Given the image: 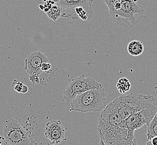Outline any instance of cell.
<instances>
[{"label":"cell","instance_id":"obj_1","mask_svg":"<svg viewBox=\"0 0 157 145\" xmlns=\"http://www.w3.org/2000/svg\"><path fill=\"white\" fill-rule=\"evenodd\" d=\"M109 13L112 21L125 28L133 27L144 16L143 7L132 0H115Z\"/></svg>","mask_w":157,"mask_h":145},{"label":"cell","instance_id":"obj_2","mask_svg":"<svg viewBox=\"0 0 157 145\" xmlns=\"http://www.w3.org/2000/svg\"><path fill=\"white\" fill-rule=\"evenodd\" d=\"M70 104V111L82 113L101 111L106 106L105 89L102 87L80 94Z\"/></svg>","mask_w":157,"mask_h":145},{"label":"cell","instance_id":"obj_3","mask_svg":"<svg viewBox=\"0 0 157 145\" xmlns=\"http://www.w3.org/2000/svg\"><path fill=\"white\" fill-rule=\"evenodd\" d=\"M119 98V114L122 120L128 118L132 114L148 108L157 102V98L153 96L134 93L121 96Z\"/></svg>","mask_w":157,"mask_h":145},{"label":"cell","instance_id":"obj_4","mask_svg":"<svg viewBox=\"0 0 157 145\" xmlns=\"http://www.w3.org/2000/svg\"><path fill=\"white\" fill-rule=\"evenodd\" d=\"M102 85L91 77H85L82 75L73 79L63 91V100L70 103L80 94L92 89L102 87Z\"/></svg>","mask_w":157,"mask_h":145},{"label":"cell","instance_id":"obj_5","mask_svg":"<svg viewBox=\"0 0 157 145\" xmlns=\"http://www.w3.org/2000/svg\"><path fill=\"white\" fill-rule=\"evenodd\" d=\"M100 139L106 145H131L128 136V130L114 126H100L97 127Z\"/></svg>","mask_w":157,"mask_h":145},{"label":"cell","instance_id":"obj_6","mask_svg":"<svg viewBox=\"0 0 157 145\" xmlns=\"http://www.w3.org/2000/svg\"><path fill=\"white\" fill-rule=\"evenodd\" d=\"M3 136L10 145H31L30 139L27 131L16 119L10 118L6 121Z\"/></svg>","mask_w":157,"mask_h":145},{"label":"cell","instance_id":"obj_7","mask_svg":"<svg viewBox=\"0 0 157 145\" xmlns=\"http://www.w3.org/2000/svg\"><path fill=\"white\" fill-rule=\"evenodd\" d=\"M48 61L46 55L40 51L33 52L27 55L25 61V69L29 74V80L32 83L39 84V76L43 72L42 64Z\"/></svg>","mask_w":157,"mask_h":145},{"label":"cell","instance_id":"obj_8","mask_svg":"<svg viewBox=\"0 0 157 145\" xmlns=\"http://www.w3.org/2000/svg\"><path fill=\"white\" fill-rule=\"evenodd\" d=\"M120 98H115L101 111L98 118V125L119 126L122 119L119 114Z\"/></svg>","mask_w":157,"mask_h":145},{"label":"cell","instance_id":"obj_9","mask_svg":"<svg viewBox=\"0 0 157 145\" xmlns=\"http://www.w3.org/2000/svg\"><path fill=\"white\" fill-rule=\"evenodd\" d=\"M45 136L52 145H58L65 139V128L60 121L52 120L46 124Z\"/></svg>","mask_w":157,"mask_h":145},{"label":"cell","instance_id":"obj_10","mask_svg":"<svg viewBox=\"0 0 157 145\" xmlns=\"http://www.w3.org/2000/svg\"><path fill=\"white\" fill-rule=\"evenodd\" d=\"M147 125V122L142 111L130 115L128 118L121 121L119 127L127 128L130 132H134L144 125Z\"/></svg>","mask_w":157,"mask_h":145},{"label":"cell","instance_id":"obj_11","mask_svg":"<svg viewBox=\"0 0 157 145\" xmlns=\"http://www.w3.org/2000/svg\"><path fill=\"white\" fill-rule=\"evenodd\" d=\"M144 45L142 41L133 40L130 41L127 46L128 53L133 57H138L144 52Z\"/></svg>","mask_w":157,"mask_h":145},{"label":"cell","instance_id":"obj_12","mask_svg":"<svg viewBox=\"0 0 157 145\" xmlns=\"http://www.w3.org/2000/svg\"><path fill=\"white\" fill-rule=\"evenodd\" d=\"M75 12L78 18L83 20H89L93 16V13L91 8L89 7H77L75 9Z\"/></svg>","mask_w":157,"mask_h":145},{"label":"cell","instance_id":"obj_13","mask_svg":"<svg viewBox=\"0 0 157 145\" xmlns=\"http://www.w3.org/2000/svg\"><path fill=\"white\" fill-rule=\"evenodd\" d=\"M147 136L149 140L154 137H157V112L154 118L147 126Z\"/></svg>","mask_w":157,"mask_h":145},{"label":"cell","instance_id":"obj_14","mask_svg":"<svg viewBox=\"0 0 157 145\" xmlns=\"http://www.w3.org/2000/svg\"><path fill=\"white\" fill-rule=\"evenodd\" d=\"M117 88L121 93L124 94L130 91L131 84L128 79L121 78L118 80L117 84Z\"/></svg>","mask_w":157,"mask_h":145},{"label":"cell","instance_id":"obj_15","mask_svg":"<svg viewBox=\"0 0 157 145\" xmlns=\"http://www.w3.org/2000/svg\"><path fill=\"white\" fill-rule=\"evenodd\" d=\"M46 14L48 18L54 22L57 21L58 19L61 18L60 9L56 3L52 6L51 9Z\"/></svg>","mask_w":157,"mask_h":145},{"label":"cell","instance_id":"obj_16","mask_svg":"<svg viewBox=\"0 0 157 145\" xmlns=\"http://www.w3.org/2000/svg\"><path fill=\"white\" fill-rule=\"evenodd\" d=\"M93 2V0H72V8L75 12L77 7L91 8Z\"/></svg>","mask_w":157,"mask_h":145},{"label":"cell","instance_id":"obj_17","mask_svg":"<svg viewBox=\"0 0 157 145\" xmlns=\"http://www.w3.org/2000/svg\"><path fill=\"white\" fill-rule=\"evenodd\" d=\"M12 87L16 92L18 93H26L29 91V88L27 85L24 84L22 82L17 80H13V83H12Z\"/></svg>","mask_w":157,"mask_h":145},{"label":"cell","instance_id":"obj_18","mask_svg":"<svg viewBox=\"0 0 157 145\" xmlns=\"http://www.w3.org/2000/svg\"><path fill=\"white\" fill-rule=\"evenodd\" d=\"M54 4H55V3L54 2H52V1H46L44 3V5H42L43 6L42 11L45 12V14H46L51 9L52 6H53Z\"/></svg>","mask_w":157,"mask_h":145},{"label":"cell","instance_id":"obj_19","mask_svg":"<svg viewBox=\"0 0 157 145\" xmlns=\"http://www.w3.org/2000/svg\"><path fill=\"white\" fill-rule=\"evenodd\" d=\"M52 64L49 63V62H46V63H44L42 64L41 66V70L42 72H48V70L52 69Z\"/></svg>","mask_w":157,"mask_h":145},{"label":"cell","instance_id":"obj_20","mask_svg":"<svg viewBox=\"0 0 157 145\" xmlns=\"http://www.w3.org/2000/svg\"><path fill=\"white\" fill-rule=\"evenodd\" d=\"M105 4L107 7H108V9H109L112 5H113L114 2H115V0H101Z\"/></svg>","mask_w":157,"mask_h":145},{"label":"cell","instance_id":"obj_21","mask_svg":"<svg viewBox=\"0 0 157 145\" xmlns=\"http://www.w3.org/2000/svg\"><path fill=\"white\" fill-rule=\"evenodd\" d=\"M99 145H106L104 142L103 141V140L101 139H100V141L99 143ZM131 145H138V143L136 142V139H134V141H133V142L132 143V144Z\"/></svg>","mask_w":157,"mask_h":145},{"label":"cell","instance_id":"obj_22","mask_svg":"<svg viewBox=\"0 0 157 145\" xmlns=\"http://www.w3.org/2000/svg\"><path fill=\"white\" fill-rule=\"evenodd\" d=\"M151 143L153 145H157V137H154L152 138L151 139Z\"/></svg>","mask_w":157,"mask_h":145},{"label":"cell","instance_id":"obj_23","mask_svg":"<svg viewBox=\"0 0 157 145\" xmlns=\"http://www.w3.org/2000/svg\"><path fill=\"white\" fill-rule=\"evenodd\" d=\"M39 1H43L44 2H45L46 1H52L55 3H59L60 1V0H39Z\"/></svg>","mask_w":157,"mask_h":145},{"label":"cell","instance_id":"obj_24","mask_svg":"<svg viewBox=\"0 0 157 145\" xmlns=\"http://www.w3.org/2000/svg\"><path fill=\"white\" fill-rule=\"evenodd\" d=\"M146 145H153L151 143V140H149L148 142L146 143Z\"/></svg>","mask_w":157,"mask_h":145},{"label":"cell","instance_id":"obj_25","mask_svg":"<svg viewBox=\"0 0 157 145\" xmlns=\"http://www.w3.org/2000/svg\"><path fill=\"white\" fill-rule=\"evenodd\" d=\"M132 1H133V2H136L138 0H132Z\"/></svg>","mask_w":157,"mask_h":145},{"label":"cell","instance_id":"obj_26","mask_svg":"<svg viewBox=\"0 0 157 145\" xmlns=\"http://www.w3.org/2000/svg\"><path fill=\"white\" fill-rule=\"evenodd\" d=\"M0 145H2V143H1V142L0 141Z\"/></svg>","mask_w":157,"mask_h":145}]
</instances>
